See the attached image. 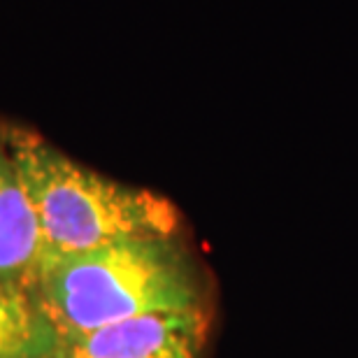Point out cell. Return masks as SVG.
Wrapping results in <instances>:
<instances>
[{
	"label": "cell",
	"instance_id": "6da1fadb",
	"mask_svg": "<svg viewBox=\"0 0 358 358\" xmlns=\"http://www.w3.org/2000/svg\"><path fill=\"white\" fill-rule=\"evenodd\" d=\"M33 286L63 340L145 314L212 310L207 272L182 235L42 256Z\"/></svg>",
	"mask_w": 358,
	"mask_h": 358
},
{
	"label": "cell",
	"instance_id": "7a4b0ae2",
	"mask_svg": "<svg viewBox=\"0 0 358 358\" xmlns=\"http://www.w3.org/2000/svg\"><path fill=\"white\" fill-rule=\"evenodd\" d=\"M3 133L38 214L45 256L182 235V214L168 198L82 166L26 126L3 121Z\"/></svg>",
	"mask_w": 358,
	"mask_h": 358
},
{
	"label": "cell",
	"instance_id": "3957f363",
	"mask_svg": "<svg viewBox=\"0 0 358 358\" xmlns=\"http://www.w3.org/2000/svg\"><path fill=\"white\" fill-rule=\"evenodd\" d=\"M212 310L145 314L63 340L59 358H203Z\"/></svg>",
	"mask_w": 358,
	"mask_h": 358
},
{
	"label": "cell",
	"instance_id": "277c9868",
	"mask_svg": "<svg viewBox=\"0 0 358 358\" xmlns=\"http://www.w3.org/2000/svg\"><path fill=\"white\" fill-rule=\"evenodd\" d=\"M45 245L0 121V277L35 284Z\"/></svg>",
	"mask_w": 358,
	"mask_h": 358
},
{
	"label": "cell",
	"instance_id": "5b68a950",
	"mask_svg": "<svg viewBox=\"0 0 358 358\" xmlns=\"http://www.w3.org/2000/svg\"><path fill=\"white\" fill-rule=\"evenodd\" d=\"M61 345L35 286L0 277V358H59Z\"/></svg>",
	"mask_w": 358,
	"mask_h": 358
}]
</instances>
